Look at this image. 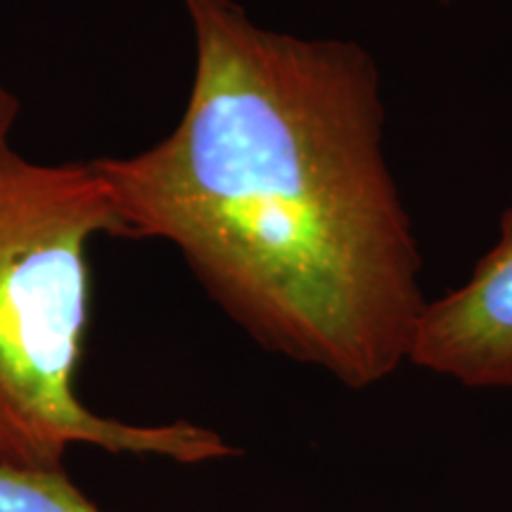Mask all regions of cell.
Returning a JSON list of instances; mask_svg holds the SVG:
<instances>
[{
	"label": "cell",
	"instance_id": "obj_1",
	"mask_svg": "<svg viewBox=\"0 0 512 512\" xmlns=\"http://www.w3.org/2000/svg\"><path fill=\"white\" fill-rule=\"evenodd\" d=\"M195 76L174 131L93 159L117 238L178 249L256 344L351 389L411 354L422 259L384 159L380 69L354 41L185 0Z\"/></svg>",
	"mask_w": 512,
	"mask_h": 512
},
{
	"label": "cell",
	"instance_id": "obj_2",
	"mask_svg": "<svg viewBox=\"0 0 512 512\" xmlns=\"http://www.w3.org/2000/svg\"><path fill=\"white\" fill-rule=\"evenodd\" d=\"M22 102L0 83V465L64 470L74 446L200 465L238 456L195 422L136 425L81 401L76 375L91 316L88 249L117 238L93 162H38L19 150Z\"/></svg>",
	"mask_w": 512,
	"mask_h": 512
},
{
	"label": "cell",
	"instance_id": "obj_3",
	"mask_svg": "<svg viewBox=\"0 0 512 512\" xmlns=\"http://www.w3.org/2000/svg\"><path fill=\"white\" fill-rule=\"evenodd\" d=\"M408 361L465 387L512 389V207L472 278L425 304Z\"/></svg>",
	"mask_w": 512,
	"mask_h": 512
},
{
	"label": "cell",
	"instance_id": "obj_4",
	"mask_svg": "<svg viewBox=\"0 0 512 512\" xmlns=\"http://www.w3.org/2000/svg\"><path fill=\"white\" fill-rule=\"evenodd\" d=\"M0 512H102L67 470H17L0 465Z\"/></svg>",
	"mask_w": 512,
	"mask_h": 512
}]
</instances>
